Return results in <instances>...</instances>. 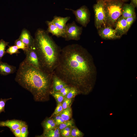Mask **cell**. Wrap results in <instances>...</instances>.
<instances>
[{"instance_id": "1", "label": "cell", "mask_w": 137, "mask_h": 137, "mask_svg": "<svg viewBox=\"0 0 137 137\" xmlns=\"http://www.w3.org/2000/svg\"><path fill=\"white\" fill-rule=\"evenodd\" d=\"M53 73L80 93L87 94L94 87L97 71L91 55L82 46L73 44L61 49Z\"/></svg>"}, {"instance_id": "21", "label": "cell", "mask_w": 137, "mask_h": 137, "mask_svg": "<svg viewBox=\"0 0 137 137\" xmlns=\"http://www.w3.org/2000/svg\"><path fill=\"white\" fill-rule=\"evenodd\" d=\"M9 43V42L5 41L3 39L0 40V61L6 53V47Z\"/></svg>"}, {"instance_id": "15", "label": "cell", "mask_w": 137, "mask_h": 137, "mask_svg": "<svg viewBox=\"0 0 137 137\" xmlns=\"http://www.w3.org/2000/svg\"><path fill=\"white\" fill-rule=\"evenodd\" d=\"M66 85H67L63 81L53 73L52 77V89L51 91L59 92Z\"/></svg>"}, {"instance_id": "31", "label": "cell", "mask_w": 137, "mask_h": 137, "mask_svg": "<svg viewBox=\"0 0 137 137\" xmlns=\"http://www.w3.org/2000/svg\"><path fill=\"white\" fill-rule=\"evenodd\" d=\"M21 133L20 137H27L28 136V131L27 125L26 124L21 128Z\"/></svg>"}, {"instance_id": "37", "label": "cell", "mask_w": 137, "mask_h": 137, "mask_svg": "<svg viewBox=\"0 0 137 137\" xmlns=\"http://www.w3.org/2000/svg\"><path fill=\"white\" fill-rule=\"evenodd\" d=\"M131 1L130 4L133 6L134 7H137V0H130Z\"/></svg>"}, {"instance_id": "32", "label": "cell", "mask_w": 137, "mask_h": 137, "mask_svg": "<svg viewBox=\"0 0 137 137\" xmlns=\"http://www.w3.org/2000/svg\"><path fill=\"white\" fill-rule=\"evenodd\" d=\"M11 99V98L4 99L1 98L0 100V114L2 112H5V108L6 102Z\"/></svg>"}, {"instance_id": "11", "label": "cell", "mask_w": 137, "mask_h": 137, "mask_svg": "<svg viewBox=\"0 0 137 137\" xmlns=\"http://www.w3.org/2000/svg\"><path fill=\"white\" fill-rule=\"evenodd\" d=\"M26 124V122L17 119L7 120L5 121H0V127H7L9 128L11 131L17 128H21Z\"/></svg>"}, {"instance_id": "7", "label": "cell", "mask_w": 137, "mask_h": 137, "mask_svg": "<svg viewBox=\"0 0 137 137\" xmlns=\"http://www.w3.org/2000/svg\"><path fill=\"white\" fill-rule=\"evenodd\" d=\"M65 9L71 10L75 16L76 21L82 26H87L90 21V14L86 6H82L76 10L67 8Z\"/></svg>"}, {"instance_id": "14", "label": "cell", "mask_w": 137, "mask_h": 137, "mask_svg": "<svg viewBox=\"0 0 137 137\" xmlns=\"http://www.w3.org/2000/svg\"><path fill=\"white\" fill-rule=\"evenodd\" d=\"M70 18V16L63 17L55 15L52 21L60 30L64 33L66 23Z\"/></svg>"}, {"instance_id": "36", "label": "cell", "mask_w": 137, "mask_h": 137, "mask_svg": "<svg viewBox=\"0 0 137 137\" xmlns=\"http://www.w3.org/2000/svg\"><path fill=\"white\" fill-rule=\"evenodd\" d=\"M71 131H68L66 132L61 133V135L63 137H70Z\"/></svg>"}, {"instance_id": "35", "label": "cell", "mask_w": 137, "mask_h": 137, "mask_svg": "<svg viewBox=\"0 0 137 137\" xmlns=\"http://www.w3.org/2000/svg\"><path fill=\"white\" fill-rule=\"evenodd\" d=\"M16 137H20L21 133V128H17L12 131Z\"/></svg>"}, {"instance_id": "23", "label": "cell", "mask_w": 137, "mask_h": 137, "mask_svg": "<svg viewBox=\"0 0 137 137\" xmlns=\"http://www.w3.org/2000/svg\"><path fill=\"white\" fill-rule=\"evenodd\" d=\"M50 94L54 97L58 103H62L65 98L59 92L50 91Z\"/></svg>"}, {"instance_id": "30", "label": "cell", "mask_w": 137, "mask_h": 137, "mask_svg": "<svg viewBox=\"0 0 137 137\" xmlns=\"http://www.w3.org/2000/svg\"><path fill=\"white\" fill-rule=\"evenodd\" d=\"M72 102V99H68L65 98L62 102L63 110L70 107Z\"/></svg>"}, {"instance_id": "10", "label": "cell", "mask_w": 137, "mask_h": 137, "mask_svg": "<svg viewBox=\"0 0 137 137\" xmlns=\"http://www.w3.org/2000/svg\"><path fill=\"white\" fill-rule=\"evenodd\" d=\"M114 27L117 35L121 37L127 32L126 19L120 16L115 23Z\"/></svg>"}, {"instance_id": "27", "label": "cell", "mask_w": 137, "mask_h": 137, "mask_svg": "<svg viewBox=\"0 0 137 137\" xmlns=\"http://www.w3.org/2000/svg\"><path fill=\"white\" fill-rule=\"evenodd\" d=\"M74 121L73 119L65 121L59 125L58 127L60 130L66 127L72 126L74 124Z\"/></svg>"}, {"instance_id": "5", "label": "cell", "mask_w": 137, "mask_h": 137, "mask_svg": "<svg viewBox=\"0 0 137 137\" xmlns=\"http://www.w3.org/2000/svg\"><path fill=\"white\" fill-rule=\"evenodd\" d=\"M97 2L93 5V8L95 14V25L98 29L106 26V19L104 9L105 2Z\"/></svg>"}, {"instance_id": "3", "label": "cell", "mask_w": 137, "mask_h": 137, "mask_svg": "<svg viewBox=\"0 0 137 137\" xmlns=\"http://www.w3.org/2000/svg\"><path fill=\"white\" fill-rule=\"evenodd\" d=\"M34 47L41 70L53 74L58 63L61 49L48 33L41 28L35 33Z\"/></svg>"}, {"instance_id": "39", "label": "cell", "mask_w": 137, "mask_h": 137, "mask_svg": "<svg viewBox=\"0 0 137 137\" xmlns=\"http://www.w3.org/2000/svg\"><path fill=\"white\" fill-rule=\"evenodd\" d=\"M122 1L124 2H126L128 1V0H121Z\"/></svg>"}, {"instance_id": "22", "label": "cell", "mask_w": 137, "mask_h": 137, "mask_svg": "<svg viewBox=\"0 0 137 137\" xmlns=\"http://www.w3.org/2000/svg\"><path fill=\"white\" fill-rule=\"evenodd\" d=\"M83 134L77 127L72 126V127L70 137H82Z\"/></svg>"}, {"instance_id": "20", "label": "cell", "mask_w": 137, "mask_h": 137, "mask_svg": "<svg viewBox=\"0 0 137 137\" xmlns=\"http://www.w3.org/2000/svg\"><path fill=\"white\" fill-rule=\"evenodd\" d=\"M59 115L64 121L71 119L72 116V111L71 108L70 107L63 110Z\"/></svg>"}, {"instance_id": "19", "label": "cell", "mask_w": 137, "mask_h": 137, "mask_svg": "<svg viewBox=\"0 0 137 137\" xmlns=\"http://www.w3.org/2000/svg\"><path fill=\"white\" fill-rule=\"evenodd\" d=\"M60 130L58 127L46 131H44L43 134L41 137H59L61 136Z\"/></svg>"}, {"instance_id": "9", "label": "cell", "mask_w": 137, "mask_h": 137, "mask_svg": "<svg viewBox=\"0 0 137 137\" xmlns=\"http://www.w3.org/2000/svg\"><path fill=\"white\" fill-rule=\"evenodd\" d=\"M25 54L26 55V57L23 61L28 64L41 70L38 59L34 47H31L28 48Z\"/></svg>"}, {"instance_id": "6", "label": "cell", "mask_w": 137, "mask_h": 137, "mask_svg": "<svg viewBox=\"0 0 137 137\" xmlns=\"http://www.w3.org/2000/svg\"><path fill=\"white\" fill-rule=\"evenodd\" d=\"M82 30V27L77 26L75 22L66 24L64 37L66 41L78 40L80 39Z\"/></svg>"}, {"instance_id": "17", "label": "cell", "mask_w": 137, "mask_h": 137, "mask_svg": "<svg viewBox=\"0 0 137 137\" xmlns=\"http://www.w3.org/2000/svg\"><path fill=\"white\" fill-rule=\"evenodd\" d=\"M135 8L130 4H124L122 8V16L126 19L136 14Z\"/></svg>"}, {"instance_id": "16", "label": "cell", "mask_w": 137, "mask_h": 137, "mask_svg": "<svg viewBox=\"0 0 137 137\" xmlns=\"http://www.w3.org/2000/svg\"><path fill=\"white\" fill-rule=\"evenodd\" d=\"M16 67L13 66L0 61V74L1 75L6 76L12 74L15 72Z\"/></svg>"}, {"instance_id": "4", "label": "cell", "mask_w": 137, "mask_h": 137, "mask_svg": "<svg viewBox=\"0 0 137 137\" xmlns=\"http://www.w3.org/2000/svg\"><path fill=\"white\" fill-rule=\"evenodd\" d=\"M124 2L121 0H112L105 2L104 9L106 26L112 27L117 19L122 15V7Z\"/></svg>"}, {"instance_id": "24", "label": "cell", "mask_w": 137, "mask_h": 137, "mask_svg": "<svg viewBox=\"0 0 137 137\" xmlns=\"http://www.w3.org/2000/svg\"><path fill=\"white\" fill-rule=\"evenodd\" d=\"M14 44L19 49H22L25 53L27 49L26 45L21 40L18 39L15 41Z\"/></svg>"}, {"instance_id": "8", "label": "cell", "mask_w": 137, "mask_h": 137, "mask_svg": "<svg viewBox=\"0 0 137 137\" xmlns=\"http://www.w3.org/2000/svg\"><path fill=\"white\" fill-rule=\"evenodd\" d=\"M99 36L105 40H114L119 39L121 37L118 36L115 29L108 26L101 27L98 29Z\"/></svg>"}, {"instance_id": "18", "label": "cell", "mask_w": 137, "mask_h": 137, "mask_svg": "<svg viewBox=\"0 0 137 137\" xmlns=\"http://www.w3.org/2000/svg\"><path fill=\"white\" fill-rule=\"evenodd\" d=\"M42 126L44 131L53 129L57 126L53 118L49 117L44 120L42 122Z\"/></svg>"}, {"instance_id": "2", "label": "cell", "mask_w": 137, "mask_h": 137, "mask_svg": "<svg viewBox=\"0 0 137 137\" xmlns=\"http://www.w3.org/2000/svg\"><path fill=\"white\" fill-rule=\"evenodd\" d=\"M53 74L46 73L23 61L19 65L15 80L31 93L36 101H43L48 99L51 91Z\"/></svg>"}, {"instance_id": "25", "label": "cell", "mask_w": 137, "mask_h": 137, "mask_svg": "<svg viewBox=\"0 0 137 137\" xmlns=\"http://www.w3.org/2000/svg\"><path fill=\"white\" fill-rule=\"evenodd\" d=\"M79 93V92L76 88L71 87L70 90L65 98L68 99H72L77 95Z\"/></svg>"}, {"instance_id": "26", "label": "cell", "mask_w": 137, "mask_h": 137, "mask_svg": "<svg viewBox=\"0 0 137 137\" xmlns=\"http://www.w3.org/2000/svg\"><path fill=\"white\" fill-rule=\"evenodd\" d=\"M6 53L10 55L18 54L20 53L18 47L15 45L8 46V48L6 50Z\"/></svg>"}, {"instance_id": "34", "label": "cell", "mask_w": 137, "mask_h": 137, "mask_svg": "<svg viewBox=\"0 0 137 137\" xmlns=\"http://www.w3.org/2000/svg\"><path fill=\"white\" fill-rule=\"evenodd\" d=\"M53 117H54V118H53L56 123L57 126H58L60 124L65 121L59 115Z\"/></svg>"}, {"instance_id": "33", "label": "cell", "mask_w": 137, "mask_h": 137, "mask_svg": "<svg viewBox=\"0 0 137 137\" xmlns=\"http://www.w3.org/2000/svg\"><path fill=\"white\" fill-rule=\"evenodd\" d=\"M71 88V87L66 85L62 88L59 92L65 97L68 94Z\"/></svg>"}, {"instance_id": "29", "label": "cell", "mask_w": 137, "mask_h": 137, "mask_svg": "<svg viewBox=\"0 0 137 137\" xmlns=\"http://www.w3.org/2000/svg\"><path fill=\"white\" fill-rule=\"evenodd\" d=\"M136 18V15L135 14L132 16L126 19L127 23V32L132 25L135 20Z\"/></svg>"}, {"instance_id": "28", "label": "cell", "mask_w": 137, "mask_h": 137, "mask_svg": "<svg viewBox=\"0 0 137 137\" xmlns=\"http://www.w3.org/2000/svg\"><path fill=\"white\" fill-rule=\"evenodd\" d=\"M63 110L62 103H58L54 112L50 117L52 118L53 117L59 115Z\"/></svg>"}, {"instance_id": "12", "label": "cell", "mask_w": 137, "mask_h": 137, "mask_svg": "<svg viewBox=\"0 0 137 137\" xmlns=\"http://www.w3.org/2000/svg\"><path fill=\"white\" fill-rule=\"evenodd\" d=\"M18 39L24 43L27 49L31 47H34V38L30 32L26 29L22 30Z\"/></svg>"}, {"instance_id": "13", "label": "cell", "mask_w": 137, "mask_h": 137, "mask_svg": "<svg viewBox=\"0 0 137 137\" xmlns=\"http://www.w3.org/2000/svg\"><path fill=\"white\" fill-rule=\"evenodd\" d=\"M48 28L46 30L48 33H51L53 36L57 37L64 38V33L60 30L53 23V21H46Z\"/></svg>"}, {"instance_id": "38", "label": "cell", "mask_w": 137, "mask_h": 137, "mask_svg": "<svg viewBox=\"0 0 137 137\" xmlns=\"http://www.w3.org/2000/svg\"><path fill=\"white\" fill-rule=\"evenodd\" d=\"M112 0H97V2L99 1H103L104 2L109 1Z\"/></svg>"}]
</instances>
